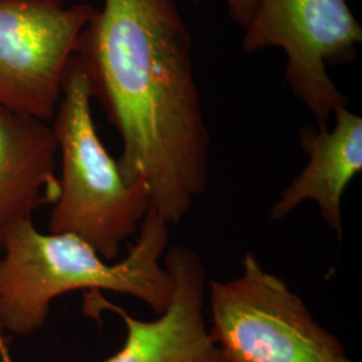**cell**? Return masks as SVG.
I'll return each instance as SVG.
<instances>
[{
  "mask_svg": "<svg viewBox=\"0 0 362 362\" xmlns=\"http://www.w3.org/2000/svg\"><path fill=\"white\" fill-rule=\"evenodd\" d=\"M334 116L333 129L327 125L300 130V145L309 163L274 203L270 219H284L300 203L313 200L327 227L341 240L342 197L350 181L362 170V118L346 106Z\"/></svg>",
  "mask_w": 362,
  "mask_h": 362,
  "instance_id": "cell-8",
  "label": "cell"
},
{
  "mask_svg": "<svg viewBox=\"0 0 362 362\" xmlns=\"http://www.w3.org/2000/svg\"><path fill=\"white\" fill-rule=\"evenodd\" d=\"M211 338L224 362H353L284 279L247 252L242 274L209 284Z\"/></svg>",
  "mask_w": 362,
  "mask_h": 362,
  "instance_id": "cell-4",
  "label": "cell"
},
{
  "mask_svg": "<svg viewBox=\"0 0 362 362\" xmlns=\"http://www.w3.org/2000/svg\"><path fill=\"white\" fill-rule=\"evenodd\" d=\"M164 267L173 281L167 310L152 321L139 320L97 296L105 309L118 314L127 326L122 348L104 362H224L211 338L206 320V269L187 247L165 251Z\"/></svg>",
  "mask_w": 362,
  "mask_h": 362,
  "instance_id": "cell-7",
  "label": "cell"
},
{
  "mask_svg": "<svg viewBox=\"0 0 362 362\" xmlns=\"http://www.w3.org/2000/svg\"><path fill=\"white\" fill-rule=\"evenodd\" d=\"M76 55L121 136L122 179L145 182L151 209L180 223L207 188L211 139L175 1L105 0Z\"/></svg>",
  "mask_w": 362,
  "mask_h": 362,
  "instance_id": "cell-1",
  "label": "cell"
},
{
  "mask_svg": "<svg viewBox=\"0 0 362 362\" xmlns=\"http://www.w3.org/2000/svg\"><path fill=\"white\" fill-rule=\"evenodd\" d=\"M46 1H52V3H62V0H46Z\"/></svg>",
  "mask_w": 362,
  "mask_h": 362,
  "instance_id": "cell-12",
  "label": "cell"
},
{
  "mask_svg": "<svg viewBox=\"0 0 362 362\" xmlns=\"http://www.w3.org/2000/svg\"><path fill=\"white\" fill-rule=\"evenodd\" d=\"M233 22L246 28L255 13L258 0H224Z\"/></svg>",
  "mask_w": 362,
  "mask_h": 362,
  "instance_id": "cell-10",
  "label": "cell"
},
{
  "mask_svg": "<svg viewBox=\"0 0 362 362\" xmlns=\"http://www.w3.org/2000/svg\"><path fill=\"white\" fill-rule=\"evenodd\" d=\"M57 140L52 127L0 107V240L13 226L33 220L45 203H55Z\"/></svg>",
  "mask_w": 362,
  "mask_h": 362,
  "instance_id": "cell-9",
  "label": "cell"
},
{
  "mask_svg": "<svg viewBox=\"0 0 362 362\" xmlns=\"http://www.w3.org/2000/svg\"><path fill=\"white\" fill-rule=\"evenodd\" d=\"M189 1H191V3H197L199 0H189Z\"/></svg>",
  "mask_w": 362,
  "mask_h": 362,
  "instance_id": "cell-14",
  "label": "cell"
},
{
  "mask_svg": "<svg viewBox=\"0 0 362 362\" xmlns=\"http://www.w3.org/2000/svg\"><path fill=\"white\" fill-rule=\"evenodd\" d=\"M127 258L109 262L71 233H42L33 220L7 230L0 259V329L30 336L49 317L55 298L71 291H113L145 302L161 314L173 296V281L161 263L169 223L149 209Z\"/></svg>",
  "mask_w": 362,
  "mask_h": 362,
  "instance_id": "cell-2",
  "label": "cell"
},
{
  "mask_svg": "<svg viewBox=\"0 0 362 362\" xmlns=\"http://www.w3.org/2000/svg\"><path fill=\"white\" fill-rule=\"evenodd\" d=\"M95 10L0 0V107L52 121L66 70Z\"/></svg>",
  "mask_w": 362,
  "mask_h": 362,
  "instance_id": "cell-6",
  "label": "cell"
},
{
  "mask_svg": "<svg viewBox=\"0 0 362 362\" xmlns=\"http://www.w3.org/2000/svg\"><path fill=\"white\" fill-rule=\"evenodd\" d=\"M0 353L3 354V361L10 362L8 357H7V353H6V348H4V342H3V339H0Z\"/></svg>",
  "mask_w": 362,
  "mask_h": 362,
  "instance_id": "cell-11",
  "label": "cell"
},
{
  "mask_svg": "<svg viewBox=\"0 0 362 362\" xmlns=\"http://www.w3.org/2000/svg\"><path fill=\"white\" fill-rule=\"evenodd\" d=\"M245 31L247 54L264 47L286 52V79L318 127H327L330 117L348 105L327 66L357 58L362 28L349 0H258Z\"/></svg>",
  "mask_w": 362,
  "mask_h": 362,
  "instance_id": "cell-5",
  "label": "cell"
},
{
  "mask_svg": "<svg viewBox=\"0 0 362 362\" xmlns=\"http://www.w3.org/2000/svg\"><path fill=\"white\" fill-rule=\"evenodd\" d=\"M91 97L90 79L74 55L52 118L61 177L49 231L76 235L103 258L116 262L121 245L139 231L149 212L151 194L143 181L129 185L122 179L95 129Z\"/></svg>",
  "mask_w": 362,
  "mask_h": 362,
  "instance_id": "cell-3",
  "label": "cell"
},
{
  "mask_svg": "<svg viewBox=\"0 0 362 362\" xmlns=\"http://www.w3.org/2000/svg\"><path fill=\"white\" fill-rule=\"evenodd\" d=\"M0 248H1V240H0ZM0 330H1V329H0ZM0 339H3V338H1V334H0Z\"/></svg>",
  "mask_w": 362,
  "mask_h": 362,
  "instance_id": "cell-13",
  "label": "cell"
}]
</instances>
